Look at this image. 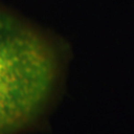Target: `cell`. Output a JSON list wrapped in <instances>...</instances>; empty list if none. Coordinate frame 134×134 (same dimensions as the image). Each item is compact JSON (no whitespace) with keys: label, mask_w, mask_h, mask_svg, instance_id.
Wrapping results in <instances>:
<instances>
[{"label":"cell","mask_w":134,"mask_h":134,"mask_svg":"<svg viewBox=\"0 0 134 134\" xmlns=\"http://www.w3.org/2000/svg\"><path fill=\"white\" fill-rule=\"evenodd\" d=\"M60 75L58 49L41 31L0 8V134L43 114Z\"/></svg>","instance_id":"cell-1"}]
</instances>
